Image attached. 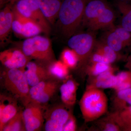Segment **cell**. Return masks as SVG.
I'll return each instance as SVG.
<instances>
[{
  "mask_svg": "<svg viewBox=\"0 0 131 131\" xmlns=\"http://www.w3.org/2000/svg\"><path fill=\"white\" fill-rule=\"evenodd\" d=\"M89 1V0H63L57 21L64 37L69 38L74 35L82 23L84 9Z\"/></svg>",
  "mask_w": 131,
  "mask_h": 131,
  "instance_id": "cell-1",
  "label": "cell"
},
{
  "mask_svg": "<svg viewBox=\"0 0 131 131\" xmlns=\"http://www.w3.org/2000/svg\"><path fill=\"white\" fill-rule=\"evenodd\" d=\"M80 105L85 121H93L106 112L108 98L100 89L87 88L80 100Z\"/></svg>",
  "mask_w": 131,
  "mask_h": 131,
  "instance_id": "cell-2",
  "label": "cell"
},
{
  "mask_svg": "<svg viewBox=\"0 0 131 131\" xmlns=\"http://www.w3.org/2000/svg\"><path fill=\"white\" fill-rule=\"evenodd\" d=\"M20 49L28 58L48 65L55 60L51 42L46 37L38 35L25 39Z\"/></svg>",
  "mask_w": 131,
  "mask_h": 131,
  "instance_id": "cell-3",
  "label": "cell"
},
{
  "mask_svg": "<svg viewBox=\"0 0 131 131\" xmlns=\"http://www.w3.org/2000/svg\"><path fill=\"white\" fill-rule=\"evenodd\" d=\"M3 84L10 93L22 100L25 105L29 102L30 87L23 70L6 68L2 73Z\"/></svg>",
  "mask_w": 131,
  "mask_h": 131,
  "instance_id": "cell-4",
  "label": "cell"
},
{
  "mask_svg": "<svg viewBox=\"0 0 131 131\" xmlns=\"http://www.w3.org/2000/svg\"><path fill=\"white\" fill-rule=\"evenodd\" d=\"M13 6L20 14L40 26L46 35L50 32L51 24L35 0H15Z\"/></svg>",
  "mask_w": 131,
  "mask_h": 131,
  "instance_id": "cell-5",
  "label": "cell"
},
{
  "mask_svg": "<svg viewBox=\"0 0 131 131\" xmlns=\"http://www.w3.org/2000/svg\"><path fill=\"white\" fill-rule=\"evenodd\" d=\"M69 39L68 46L77 54L79 66H83L89 60L95 47L94 36L89 33H83L74 34Z\"/></svg>",
  "mask_w": 131,
  "mask_h": 131,
  "instance_id": "cell-6",
  "label": "cell"
},
{
  "mask_svg": "<svg viewBox=\"0 0 131 131\" xmlns=\"http://www.w3.org/2000/svg\"><path fill=\"white\" fill-rule=\"evenodd\" d=\"M58 88V82L56 80L49 79L40 82L30 88L28 103L34 102L41 105L47 103L56 93Z\"/></svg>",
  "mask_w": 131,
  "mask_h": 131,
  "instance_id": "cell-7",
  "label": "cell"
},
{
  "mask_svg": "<svg viewBox=\"0 0 131 131\" xmlns=\"http://www.w3.org/2000/svg\"><path fill=\"white\" fill-rule=\"evenodd\" d=\"M13 8L14 20L12 31L21 37L28 38L43 33L40 26L20 14Z\"/></svg>",
  "mask_w": 131,
  "mask_h": 131,
  "instance_id": "cell-8",
  "label": "cell"
},
{
  "mask_svg": "<svg viewBox=\"0 0 131 131\" xmlns=\"http://www.w3.org/2000/svg\"><path fill=\"white\" fill-rule=\"evenodd\" d=\"M25 106L22 114L26 131L40 130L44 121L42 105L30 102Z\"/></svg>",
  "mask_w": 131,
  "mask_h": 131,
  "instance_id": "cell-9",
  "label": "cell"
},
{
  "mask_svg": "<svg viewBox=\"0 0 131 131\" xmlns=\"http://www.w3.org/2000/svg\"><path fill=\"white\" fill-rule=\"evenodd\" d=\"M30 60L20 48L7 49L0 53V61L7 69L23 70Z\"/></svg>",
  "mask_w": 131,
  "mask_h": 131,
  "instance_id": "cell-10",
  "label": "cell"
},
{
  "mask_svg": "<svg viewBox=\"0 0 131 131\" xmlns=\"http://www.w3.org/2000/svg\"><path fill=\"white\" fill-rule=\"evenodd\" d=\"M71 115V113L62 107L54 108L46 118L45 130L63 131L64 126Z\"/></svg>",
  "mask_w": 131,
  "mask_h": 131,
  "instance_id": "cell-11",
  "label": "cell"
},
{
  "mask_svg": "<svg viewBox=\"0 0 131 131\" xmlns=\"http://www.w3.org/2000/svg\"><path fill=\"white\" fill-rule=\"evenodd\" d=\"M23 71L30 87L51 78L47 67L42 66V64L31 60L27 63Z\"/></svg>",
  "mask_w": 131,
  "mask_h": 131,
  "instance_id": "cell-12",
  "label": "cell"
},
{
  "mask_svg": "<svg viewBox=\"0 0 131 131\" xmlns=\"http://www.w3.org/2000/svg\"><path fill=\"white\" fill-rule=\"evenodd\" d=\"M9 3L2 8L0 12V42L1 45L7 42L12 31L14 20L13 5Z\"/></svg>",
  "mask_w": 131,
  "mask_h": 131,
  "instance_id": "cell-13",
  "label": "cell"
},
{
  "mask_svg": "<svg viewBox=\"0 0 131 131\" xmlns=\"http://www.w3.org/2000/svg\"><path fill=\"white\" fill-rule=\"evenodd\" d=\"M15 102L9 97L1 95L0 131H2L6 124L18 112Z\"/></svg>",
  "mask_w": 131,
  "mask_h": 131,
  "instance_id": "cell-14",
  "label": "cell"
},
{
  "mask_svg": "<svg viewBox=\"0 0 131 131\" xmlns=\"http://www.w3.org/2000/svg\"><path fill=\"white\" fill-rule=\"evenodd\" d=\"M51 25L56 22L63 0H35Z\"/></svg>",
  "mask_w": 131,
  "mask_h": 131,
  "instance_id": "cell-15",
  "label": "cell"
},
{
  "mask_svg": "<svg viewBox=\"0 0 131 131\" xmlns=\"http://www.w3.org/2000/svg\"><path fill=\"white\" fill-rule=\"evenodd\" d=\"M108 6V5L103 0L89 1L84 9L82 23L88 26Z\"/></svg>",
  "mask_w": 131,
  "mask_h": 131,
  "instance_id": "cell-16",
  "label": "cell"
},
{
  "mask_svg": "<svg viewBox=\"0 0 131 131\" xmlns=\"http://www.w3.org/2000/svg\"><path fill=\"white\" fill-rule=\"evenodd\" d=\"M61 99L66 105L73 106L75 103L77 99V85L72 79L66 80L60 87Z\"/></svg>",
  "mask_w": 131,
  "mask_h": 131,
  "instance_id": "cell-17",
  "label": "cell"
},
{
  "mask_svg": "<svg viewBox=\"0 0 131 131\" xmlns=\"http://www.w3.org/2000/svg\"><path fill=\"white\" fill-rule=\"evenodd\" d=\"M114 20V13L108 6L88 27L91 30H98L112 26Z\"/></svg>",
  "mask_w": 131,
  "mask_h": 131,
  "instance_id": "cell-18",
  "label": "cell"
},
{
  "mask_svg": "<svg viewBox=\"0 0 131 131\" xmlns=\"http://www.w3.org/2000/svg\"><path fill=\"white\" fill-rule=\"evenodd\" d=\"M94 77L92 82L88 88L114 89L116 84L117 78L114 74L113 70L107 71Z\"/></svg>",
  "mask_w": 131,
  "mask_h": 131,
  "instance_id": "cell-19",
  "label": "cell"
},
{
  "mask_svg": "<svg viewBox=\"0 0 131 131\" xmlns=\"http://www.w3.org/2000/svg\"><path fill=\"white\" fill-rule=\"evenodd\" d=\"M51 78L56 80H62L68 76L69 68L61 60L52 61L46 66Z\"/></svg>",
  "mask_w": 131,
  "mask_h": 131,
  "instance_id": "cell-20",
  "label": "cell"
},
{
  "mask_svg": "<svg viewBox=\"0 0 131 131\" xmlns=\"http://www.w3.org/2000/svg\"><path fill=\"white\" fill-rule=\"evenodd\" d=\"M117 6L123 14L121 27L131 32V5L125 0H120L117 3Z\"/></svg>",
  "mask_w": 131,
  "mask_h": 131,
  "instance_id": "cell-21",
  "label": "cell"
},
{
  "mask_svg": "<svg viewBox=\"0 0 131 131\" xmlns=\"http://www.w3.org/2000/svg\"><path fill=\"white\" fill-rule=\"evenodd\" d=\"M109 117L119 126L122 130L124 127L131 124V106L116 111Z\"/></svg>",
  "mask_w": 131,
  "mask_h": 131,
  "instance_id": "cell-22",
  "label": "cell"
},
{
  "mask_svg": "<svg viewBox=\"0 0 131 131\" xmlns=\"http://www.w3.org/2000/svg\"><path fill=\"white\" fill-rule=\"evenodd\" d=\"M26 131L22 112L19 111L6 124L2 131Z\"/></svg>",
  "mask_w": 131,
  "mask_h": 131,
  "instance_id": "cell-23",
  "label": "cell"
},
{
  "mask_svg": "<svg viewBox=\"0 0 131 131\" xmlns=\"http://www.w3.org/2000/svg\"><path fill=\"white\" fill-rule=\"evenodd\" d=\"M61 60L69 69H74L79 63V59L77 54L70 48L63 49L61 53Z\"/></svg>",
  "mask_w": 131,
  "mask_h": 131,
  "instance_id": "cell-24",
  "label": "cell"
},
{
  "mask_svg": "<svg viewBox=\"0 0 131 131\" xmlns=\"http://www.w3.org/2000/svg\"><path fill=\"white\" fill-rule=\"evenodd\" d=\"M117 82L114 90L120 91L131 87V71L130 70L120 72L116 75Z\"/></svg>",
  "mask_w": 131,
  "mask_h": 131,
  "instance_id": "cell-25",
  "label": "cell"
},
{
  "mask_svg": "<svg viewBox=\"0 0 131 131\" xmlns=\"http://www.w3.org/2000/svg\"><path fill=\"white\" fill-rule=\"evenodd\" d=\"M96 45V51L102 54L107 59L110 64L118 59V52L109 47L105 42L100 43Z\"/></svg>",
  "mask_w": 131,
  "mask_h": 131,
  "instance_id": "cell-26",
  "label": "cell"
},
{
  "mask_svg": "<svg viewBox=\"0 0 131 131\" xmlns=\"http://www.w3.org/2000/svg\"><path fill=\"white\" fill-rule=\"evenodd\" d=\"M105 42L109 47L117 52L126 47L121 39L114 30L108 35Z\"/></svg>",
  "mask_w": 131,
  "mask_h": 131,
  "instance_id": "cell-27",
  "label": "cell"
},
{
  "mask_svg": "<svg viewBox=\"0 0 131 131\" xmlns=\"http://www.w3.org/2000/svg\"><path fill=\"white\" fill-rule=\"evenodd\" d=\"M110 64L104 63H93L88 69L89 74L91 76L95 77L107 71L113 70Z\"/></svg>",
  "mask_w": 131,
  "mask_h": 131,
  "instance_id": "cell-28",
  "label": "cell"
},
{
  "mask_svg": "<svg viewBox=\"0 0 131 131\" xmlns=\"http://www.w3.org/2000/svg\"><path fill=\"white\" fill-rule=\"evenodd\" d=\"M114 30L121 39L126 47H131V32L122 27L116 28Z\"/></svg>",
  "mask_w": 131,
  "mask_h": 131,
  "instance_id": "cell-29",
  "label": "cell"
},
{
  "mask_svg": "<svg viewBox=\"0 0 131 131\" xmlns=\"http://www.w3.org/2000/svg\"><path fill=\"white\" fill-rule=\"evenodd\" d=\"M109 120L106 122L102 126V130L104 131H118L121 130L119 126L109 117Z\"/></svg>",
  "mask_w": 131,
  "mask_h": 131,
  "instance_id": "cell-30",
  "label": "cell"
},
{
  "mask_svg": "<svg viewBox=\"0 0 131 131\" xmlns=\"http://www.w3.org/2000/svg\"><path fill=\"white\" fill-rule=\"evenodd\" d=\"M90 59L92 63L102 62L110 64L106 58L103 56L102 54L96 51L94 53H92Z\"/></svg>",
  "mask_w": 131,
  "mask_h": 131,
  "instance_id": "cell-31",
  "label": "cell"
},
{
  "mask_svg": "<svg viewBox=\"0 0 131 131\" xmlns=\"http://www.w3.org/2000/svg\"><path fill=\"white\" fill-rule=\"evenodd\" d=\"M76 121L74 117L71 115L64 126L63 131H74L77 129Z\"/></svg>",
  "mask_w": 131,
  "mask_h": 131,
  "instance_id": "cell-32",
  "label": "cell"
},
{
  "mask_svg": "<svg viewBox=\"0 0 131 131\" xmlns=\"http://www.w3.org/2000/svg\"><path fill=\"white\" fill-rule=\"evenodd\" d=\"M15 0H0V8L1 9L4 7L5 6L9 3H14Z\"/></svg>",
  "mask_w": 131,
  "mask_h": 131,
  "instance_id": "cell-33",
  "label": "cell"
},
{
  "mask_svg": "<svg viewBox=\"0 0 131 131\" xmlns=\"http://www.w3.org/2000/svg\"><path fill=\"white\" fill-rule=\"evenodd\" d=\"M126 67L131 71V54L127 59V62Z\"/></svg>",
  "mask_w": 131,
  "mask_h": 131,
  "instance_id": "cell-34",
  "label": "cell"
},
{
  "mask_svg": "<svg viewBox=\"0 0 131 131\" xmlns=\"http://www.w3.org/2000/svg\"><path fill=\"white\" fill-rule=\"evenodd\" d=\"M122 130L124 131H131V124L124 127Z\"/></svg>",
  "mask_w": 131,
  "mask_h": 131,
  "instance_id": "cell-35",
  "label": "cell"
},
{
  "mask_svg": "<svg viewBox=\"0 0 131 131\" xmlns=\"http://www.w3.org/2000/svg\"><path fill=\"white\" fill-rule=\"evenodd\" d=\"M125 1H131V0H125Z\"/></svg>",
  "mask_w": 131,
  "mask_h": 131,
  "instance_id": "cell-36",
  "label": "cell"
}]
</instances>
